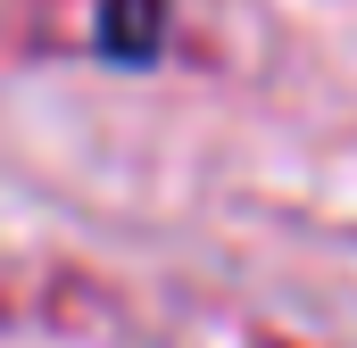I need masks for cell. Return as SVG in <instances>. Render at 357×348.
Wrapping results in <instances>:
<instances>
[{
  "instance_id": "1",
  "label": "cell",
  "mask_w": 357,
  "mask_h": 348,
  "mask_svg": "<svg viewBox=\"0 0 357 348\" xmlns=\"http://www.w3.org/2000/svg\"><path fill=\"white\" fill-rule=\"evenodd\" d=\"M75 265H0V332L8 324H84Z\"/></svg>"
},
{
  "instance_id": "2",
  "label": "cell",
  "mask_w": 357,
  "mask_h": 348,
  "mask_svg": "<svg viewBox=\"0 0 357 348\" xmlns=\"http://www.w3.org/2000/svg\"><path fill=\"white\" fill-rule=\"evenodd\" d=\"M91 50L116 67H150L167 50V0H91Z\"/></svg>"
}]
</instances>
